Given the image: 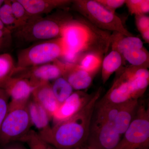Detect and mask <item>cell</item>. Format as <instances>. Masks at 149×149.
Wrapping results in <instances>:
<instances>
[{
	"mask_svg": "<svg viewBox=\"0 0 149 149\" xmlns=\"http://www.w3.org/2000/svg\"><path fill=\"white\" fill-rule=\"evenodd\" d=\"M100 88L91 100L72 117L55 124L39 133L42 139L56 149H83L86 147L97 102L101 95Z\"/></svg>",
	"mask_w": 149,
	"mask_h": 149,
	"instance_id": "cell-1",
	"label": "cell"
},
{
	"mask_svg": "<svg viewBox=\"0 0 149 149\" xmlns=\"http://www.w3.org/2000/svg\"><path fill=\"white\" fill-rule=\"evenodd\" d=\"M60 37L66 49L82 56L94 54L104 57L110 47V32L100 29L81 15L66 21Z\"/></svg>",
	"mask_w": 149,
	"mask_h": 149,
	"instance_id": "cell-2",
	"label": "cell"
},
{
	"mask_svg": "<svg viewBox=\"0 0 149 149\" xmlns=\"http://www.w3.org/2000/svg\"><path fill=\"white\" fill-rule=\"evenodd\" d=\"M149 84L148 79L136 77L134 67H128L120 70L111 87L100 100L120 104L130 100L139 99Z\"/></svg>",
	"mask_w": 149,
	"mask_h": 149,
	"instance_id": "cell-3",
	"label": "cell"
},
{
	"mask_svg": "<svg viewBox=\"0 0 149 149\" xmlns=\"http://www.w3.org/2000/svg\"><path fill=\"white\" fill-rule=\"evenodd\" d=\"M72 17L54 14L43 17L35 16L24 26L17 29L15 36L22 42H31L61 37L65 23Z\"/></svg>",
	"mask_w": 149,
	"mask_h": 149,
	"instance_id": "cell-4",
	"label": "cell"
},
{
	"mask_svg": "<svg viewBox=\"0 0 149 149\" xmlns=\"http://www.w3.org/2000/svg\"><path fill=\"white\" fill-rule=\"evenodd\" d=\"M73 10L100 29L133 36L124 27L120 17L107 10L96 0H74L71 4Z\"/></svg>",
	"mask_w": 149,
	"mask_h": 149,
	"instance_id": "cell-5",
	"label": "cell"
},
{
	"mask_svg": "<svg viewBox=\"0 0 149 149\" xmlns=\"http://www.w3.org/2000/svg\"><path fill=\"white\" fill-rule=\"evenodd\" d=\"M65 49L61 37L43 41L23 49L17 56L16 71L53 62L62 56Z\"/></svg>",
	"mask_w": 149,
	"mask_h": 149,
	"instance_id": "cell-6",
	"label": "cell"
},
{
	"mask_svg": "<svg viewBox=\"0 0 149 149\" xmlns=\"http://www.w3.org/2000/svg\"><path fill=\"white\" fill-rule=\"evenodd\" d=\"M28 104V103H27ZM27 104H8V110L0 130V146L14 142H20L32 126Z\"/></svg>",
	"mask_w": 149,
	"mask_h": 149,
	"instance_id": "cell-7",
	"label": "cell"
},
{
	"mask_svg": "<svg viewBox=\"0 0 149 149\" xmlns=\"http://www.w3.org/2000/svg\"><path fill=\"white\" fill-rule=\"evenodd\" d=\"M149 109L139 102L136 115L116 149H149Z\"/></svg>",
	"mask_w": 149,
	"mask_h": 149,
	"instance_id": "cell-8",
	"label": "cell"
},
{
	"mask_svg": "<svg viewBox=\"0 0 149 149\" xmlns=\"http://www.w3.org/2000/svg\"><path fill=\"white\" fill-rule=\"evenodd\" d=\"M121 139L113 123L93 116L86 147L90 149H116Z\"/></svg>",
	"mask_w": 149,
	"mask_h": 149,
	"instance_id": "cell-9",
	"label": "cell"
},
{
	"mask_svg": "<svg viewBox=\"0 0 149 149\" xmlns=\"http://www.w3.org/2000/svg\"><path fill=\"white\" fill-rule=\"evenodd\" d=\"M65 64L58 59L53 62L18 70L24 72L19 77L27 78L34 87L62 77L64 72Z\"/></svg>",
	"mask_w": 149,
	"mask_h": 149,
	"instance_id": "cell-10",
	"label": "cell"
},
{
	"mask_svg": "<svg viewBox=\"0 0 149 149\" xmlns=\"http://www.w3.org/2000/svg\"><path fill=\"white\" fill-rule=\"evenodd\" d=\"M94 93L89 94L83 91L73 92L68 98L61 104L52 119L55 124L74 116L83 109L91 100Z\"/></svg>",
	"mask_w": 149,
	"mask_h": 149,
	"instance_id": "cell-11",
	"label": "cell"
},
{
	"mask_svg": "<svg viewBox=\"0 0 149 149\" xmlns=\"http://www.w3.org/2000/svg\"><path fill=\"white\" fill-rule=\"evenodd\" d=\"M35 88L27 78L13 77L6 83L3 89L11 99L9 104L19 105L28 103Z\"/></svg>",
	"mask_w": 149,
	"mask_h": 149,
	"instance_id": "cell-12",
	"label": "cell"
},
{
	"mask_svg": "<svg viewBox=\"0 0 149 149\" xmlns=\"http://www.w3.org/2000/svg\"><path fill=\"white\" fill-rule=\"evenodd\" d=\"M29 14L42 16L56 8H64L71 5L70 0H18Z\"/></svg>",
	"mask_w": 149,
	"mask_h": 149,
	"instance_id": "cell-13",
	"label": "cell"
},
{
	"mask_svg": "<svg viewBox=\"0 0 149 149\" xmlns=\"http://www.w3.org/2000/svg\"><path fill=\"white\" fill-rule=\"evenodd\" d=\"M65 64L62 77L71 85L73 90L83 91L90 87L94 75L80 68L77 64Z\"/></svg>",
	"mask_w": 149,
	"mask_h": 149,
	"instance_id": "cell-14",
	"label": "cell"
},
{
	"mask_svg": "<svg viewBox=\"0 0 149 149\" xmlns=\"http://www.w3.org/2000/svg\"><path fill=\"white\" fill-rule=\"evenodd\" d=\"M31 97L47 111L52 118L60 105L54 95L49 82L36 87Z\"/></svg>",
	"mask_w": 149,
	"mask_h": 149,
	"instance_id": "cell-15",
	"label": "cell"
},
{
	"mask_svg": "<svg viewBox=\"0 0 149 149\" xmlns=\"http://www.w3.org/2000/svg\"><path fill=\"white\" fill-rule=\"evenodd\" d=\"M139 99L130 100L121 104L115 119V128L120 135L124 134L136 115L139 107Z\"/></svg>",
	"mask_w": 149,
	"mask_h": 149,
	"instance_id": "cell-16",
	"label": "cell"
},
{
	"mask_svg": "<svg viewBox=\"0 0 149 149\" xmlns=\"http://www.w3.org/2000/svg\"><path fill=\"white\" fill-rule=\"evenodd\" d=\"M27 109L32 126L41 133L51 128L50 122L52 118L42 107L31 98L27 104Z\"/></svg>",
	"mask_w": 149,
	"mask_h": 149,
	"instance_id": "cell-17",
	"label": "cell"
},
{
	"mask_svg": "<svg viewBox=\"0 0 149 149\" xmlns=\"http://www.w3.org/2000/svg\"><path fill=\"white\" fill-rule=\"evenodd\" d=\"M110 47L111 50L117 51L122 55L127 51L144 47L142 40L139 37L126 36L117 32L111 34Z\"/></svg>",
	"mask_w": 149,
	"mask_h": 149,
	"instance_id": "cell-18",
	"label": "cell"
},
{
	"mask_svg": "<svg viewBox=\"0 0 149 149\" xmlns=\"http://www.w3.org/2000/svg\"><path fill=\"white\" fill-rule=\"evenodd\" d=\"M122 56L117 51L111 50L104 58L102 65V80L105 84L111 76L120 69L123 63Z\"/></svg>",
	"mask_w": 149,
	"mask_h": 149,
	"instance_id": "cell-19",
	"label": "cell"
},
{
	"mask_svg": "<svg viewBox=\"0 0 149 149\" xmlns=\"http://www.w3.org/2000/svg\"><path fill=\"white\" fill-rule=\"evenodd\" d=\"M122 56L123 61L125 60L128 61L131 65L130 66L149 68V52L144 47L127 51Z\"/></svg>",
	"mask_w": 149,
	"mask_h": 149,
	"instance_id": "cell-20",
	"label": "cell"
},
{
	"mask_svg": "<svg viewBox=\"0 0 149 149\" xmlns=\"http://www.w3.org/2000/svg\"><path fill=\"white\" fill-rule=\"evenodd\" d=\"M16 71V65L12 56L6 53L0 55V88H3Z\"/></svg>",
	"mask_w": 149,
	"mask_h": 149,
	"instance_id": "cell-21",
	"label": "cell"
},
{
	"mask_svg": "<svg viewBox=\"0 0 149 149\" xmlns=\"http://www.w3.org/2000/svg\"><path fill=\"white\" fill-rule=\"evenodd\" d=\"M104 57L94 54H85L80 58L77 65L95 76L101 68Z\"/></svg>",
	"mask_w": 149,
	"mask_h": 149,
	"instance_id": "cell-22",
	"label": "cell"
},
{
	"mask_svg": "<svg viewBox=\"0 0 149 149\" xmlns=\"http://www.w3.org/2000/svg\"><path fill=\"white\" fill-rule=\"evenodd\" d=\"M51 85L54 95L60 104L73 93L72 86L62 76L54 80Z\"/></svg>",
	"mask_w": 149,
	"mask_h": 149,
	"instance_id": "cell-23",
	"label": "cell"
},
{
	"mask_svg": "<svg viewBox=\"0 0 149 149\" xmlns=\"http://www.w3.org/2000/svg\"><path fill=\"white\" fill-rule=\"evenodd\" d=\"M0 20L10 32H15L18 26L14 16L10 1H5L0 8Z\"/></svg>",
	"mask_w": 149,
	"mask_h": 149,
	"instance_id": "cell-24",
	"label": "cell"
},
{
	"mask_svg": "<svg viewBox=\"0 0 149 149\" xmlns=\"http://www.w3.org/2000/svg\"><path fill=\"white\" fill-rule=\"evenodd\" d=\"M29 149H56L54 147L42 139L38 132L31 129L21 140Z\"/></svg>",
	"mask_w": 149,
	"mask_h": 149,
	"instance_id": "cell-25",
	"label": "cell"
},
{
	"mask_svg": "<svg viewBox=\"0 0 149 149\" xmlns=\"http://www.w3.org/2000/svg\"><path fill=\"white\" fill-rule=\"evenodd\" d=\"M10 3L13 12L18 24V28L27 24L35 17L29 14L18 1H10Z\"/></svg>",
	"mask_w": 149,
	"mask_h": 149,
	"instance_id": "cell-26",
	"label": "cell"
},
{
	"mask_svg": "<svg viewBox=\"0 0 149 149\" xmlns=\"http://www.w3.org/2000/svg\"><path fill=\"white\" fill-rule=\"evenodd\" d=\"M125 4L132 15L135 16L149 13V0H125Z\"/></svg>",
	"mask_w": 149,
	"mask_h": 149,
	"instance_id": "cell-27",
	"label": "cell"
},
{
	"mask_svg": "<svg viewBox=\"0 0 149 149\" xmlns=\"http://www.w3.org/2000/svg\"><path fill=\"white\" fill-rule=\"evenodd\" d=\"M135 22L137 29L145 42L149 43V17L146 15H135Z\"/></svg>",
	"mask_w": 149,
	"mask_h": 149,
	"instance_id": "cell-28",
	"label": "cell"
},
{
	"mask_svg": "<svg viewBox=\"0 0 149 149\" xmlns=\"http://www.w3.org/2000/svg\"><path fill=\"white\" fill-rule=\"evenodd\" d=\"M10 97L3 88H0V130L8 110Z\"/></svg>",
	"mask_w": 149,
	"mask_h": 149,
	"instance_id": "cell-29",
	"label": "cell"
},
{
	"mask_svg": "<svg viewBox=\"0 0 149 149\" xmlns=\"http://www.w3.org/2000/svg\"><path fill=\"white\" fill-rule=\"evenodd\" d=\"M111 12L115 14L118 8L121 7L125 3V0H96Z\"/></svg>",
	"mask_w": 149,
	"mask_h": 149,
	"instance_id": "cell-30",
	"label": "cell"
},
{
	"mask_svg": "<svg viewBox=\"0 0 149 149\" xmlns=\"http://www.w3.org/2000/svg\"><path fill=\"white\" fill-rule=\"evenodd\" d=\"M1 148V149H29L20 142H12Z\"/></svg>",
	"mask_w": 149,
	"mask_h": 149,
	"instance_id": "cell-31",
	"label": "cell"
},
{
	"mask_svg": "<svg viewBox=\"0 0 149 149\" xmlns=\"http://www.w3.org/2000/svg\"><path fill=\"white\" fill-rule=\"evenodd\" d=\"M10 32L6 28L2 22L0 20V39L4 36L6 33H10Z\"/></svg>",
	"mask_w": 149,
	"mask_h": 149,
	"instance_id": "cell-32",
	"label": "cell"
},
{
	"mask_svg": "<svg viewBox=\"0 0 149 149\" xmlns=\"http://www.w3.org/2000/svg\"><path fill=\"white\" fill-rule=\"evenodd\" d=\"M5 1H1L0 0V8H1V7L3 5V4L4 3Z\"/></svg>",
	"mask_w": 149,
	"mask_h": 149,
	"instance_id": "cell-33",
	"label": "cell"
},
{
	"mask_svg": "<svg viewBox=\"0 0 149 149\" xmlns=\"http://www.w3.org/2000/svg\"><path fill=\"white\" fill-rule=\"evenodd\" d=\"M83 149H89V148H88V147H85V148H83Z\"/></svg>",
	"mask_w": 149,
	"mask_h": 149,
	"instance_id": "cell-34",
	"label": "cell"
}]
</instances>
